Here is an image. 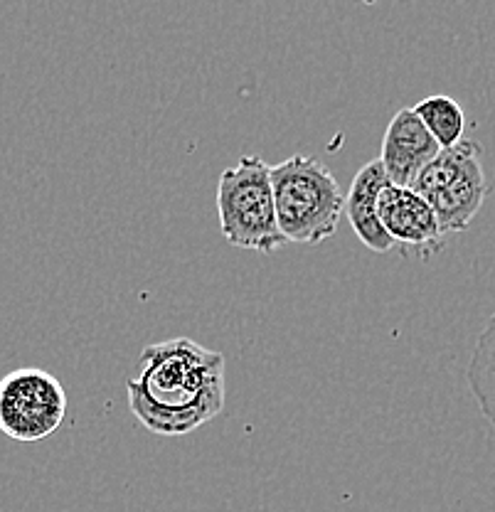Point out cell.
I'll list each match as a JSON object with an SVG mask.
<instances>
[{
    "label": "cell",
    "instance_id": "obj_9",
    "mask_svg": "<svg viewBox=\"0 0 495 512\" xmlns=\"http://www.w3.org/2000/svg\"><path fill=\"white\" fill-rule=\"evenodd\" d=\"M466 382L481 414L495 429V313L478 335L466 367Z\"/></svg>",
    "mask_w": 495,
    "mask_h": 512
},
{
    "label": "cell",
    "instance_id": "obj_4",
    "mask_svg": "<svg viewBox=\"0 0 495 512\" xmlns=\"http://www.w3.org/2000/svg\"><path fill=\"white\" fill-rule=\"evenodd\" d=\"M481 156L483 148L463 138L456 146L441 148L414 180L412 190L429 202L446 237L468 229L486 202L488 183Z\"/></svg>",
    "mask_w": 495,
    "mask_h": 512
},
{
    "label": "cell",
    "instance_id": "obj_7",
    "mask_svg": "<svg viewBox=\"0 0 495 512\" xmlns=\"http://www.w3.org/2000/svg\"><path fill=\"white\" fill-rule=\"evenodd\" d=\"M441 146L427 131L414 109H399L382 138L380 163L387 178L399 188H412L417 175L439 156Z\"/></svg>",
    "mask_w": 495,
    "mask_h": 512
},
{
    "label": "cell",
    "instance_id": "obj_3",
    "mask_svg": "<svg viewBox=\"0 0 495 512\" xmlns=\"http://www.w3.org/2000/svg\"><path fill=\"white\" fill-rule=\"evenodd\" d=\"M217 215L222 237L232 247L271 254L289 244L276 220L271 165L259 156H242L234 168L220 175Z\"/></svg>",
    "mask_w": 495,
    "mask_h": 512
},
{
    "label": "cell",
    "instance_id": "obj_8",
    "mask_svg": "<svg viewBox=\"0 0 495 512\" xmlns=\"http://www.w3.org/2000/svg\"><path fill=\"white\" fill-rule=\"evenodd\" d=\"M387 183L390 178L377 158L358 170L348 195H345V217H348L350 227L358 234L360 242L377 254H387L395 249V242L380 220V195Z\"/></svg>",
    "mask_w": 495,
    "mask_h": 512
},
{
    "label": "cell",
    "instance_id": "obj_1",
    "mask_svg": "<svg viewBox=\"0 0 495 512\" xmlns=\"http://www.w3.org/2000/svg\"><path fill=\"white\" fill-rule=\"evenodd\" d=\"M126 397L138 424L153 434H190L225 407V355L190 338L148 345Z\"/></svg>",
    "mask_w": 495,
    "mask_h": 512
},
{
    "label": "cell",
    "instance_id": "obj_5",
    "mask_svg": "<svg viewBox=\"0 0 495 512\" xmlns=\"http://www.w3.org/2000/svg\"><path fill=\"white\" fill-rule=\"evenodd\" d=\"M67 392L55 375L40 367H20L0 380V431L8 439L35 444L62 426Z\"/></svg>",
    "mask_w": 495,
    "mask_h": 512
},
{
    "label": "cell",
    "instance_id": "obj_6",
    "mask_svg": "<svg viewBox=\"0 0 495 512\" xmlns=\"http://www.w3.org/2000/svg\"><path fill=\"white\" fill-rule=\"evenodd\" d=\"M380 220L404 256L429 259L444 249L446 234L439 217L429 202L412 188L387 183L380 195Z\"/></svg>",
    "mask_w": 495,
    "mask_h": 512
},
{
    "label": "cell",
    "instance_id": "obj_10",
    "mask_svg": "<svg viewBox=\"0 0 495 512\" xmlns=\"http://www.w3.org/2000/svg\"><path fill=\"white\" fill-rule=\"evenodd\" d=\"M412 109L414 114L422 119V124L427 126V131L434 136V141L439 143L441 148H451L463 141L466 114H463L461 104L456 99L444 94L427 96V99H422L417 106H412Z\"/></svg>",
    "mask_w": 495,
    "mask_h": 512
},
{
    "label": "cell",
    "instance_id": "obj_2",
    "mask_svg": "<svg viewBox=\"0 0 495 512\" xmlns=\"http://www.w3.org/2000/svg\"><path fill=\"white\" fill-rule=\"evenodd\" d=\"M271 185L286 242L321 244L333 237L345 212V195L323 160L296 153L271 165Z\"/></svg>",
    "mask_w": 495,
    "mask_h": 512
}]
</instances>
